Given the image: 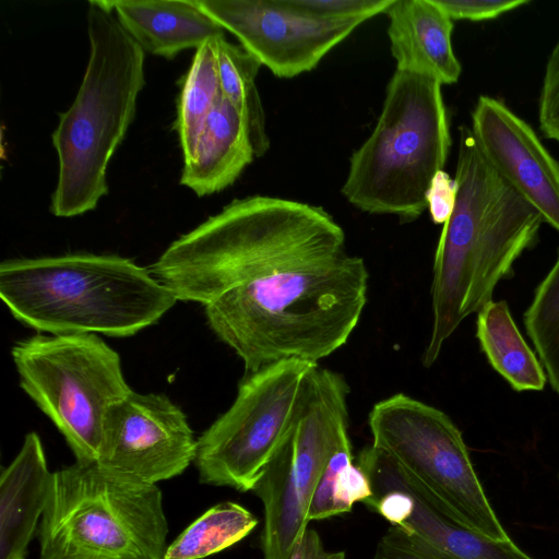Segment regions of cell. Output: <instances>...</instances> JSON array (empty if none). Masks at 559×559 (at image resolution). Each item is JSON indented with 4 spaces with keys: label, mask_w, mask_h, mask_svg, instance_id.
Wrapping results in <instances>:
<instances>
[{
    "label": "cell",
    "mask_w": 559,
    "mask_h": 559,
    "mask_svg": "<svg viewBox=\"0 0 559 559\" xmlns=\"http://www.w3.org/2000/svg\"><path fill=\"white\" fill-rule=\"evenodd\" d=\"M243 506L225 501L192 522L170 545L163 559H203L239 543L258 525Z\"/></svg>",
    "instance_id": "7402d4cb"
},
{
    "label": "cell",
    "mask_w": 559,
    "mask_h": 559,
    "mask_svg": "<svg viewBox=\"0 0 559 559\" xmlns=\"http://www.w3.org/2000/svg\"><path fill=\"white\" fill-rule=\"evenodd\" d=\"M441 86L429 76L395 70L372 132L349 158L342 194L352 205L402 222L428 209L427 192L451 148Z\"/></svg>",
    "instance_id": "5b68a950"
},
{
    "label": "cell",
    "mask_w": 559,
    "mask_h": 559,
    "mask_svg": "<svg viewBox=\"0 0 559 559\" xmlns=\"http://www.w3.org/2000/svg\"><path fill=\"white\" fill-rule=\"evenodd\" d=\"M261 66L282 79L313 70L360 24L318 19L289 0H197Z\"/></svg>",
    "instance_id": "8fae6325"
},
{
    "label": "cell",
    "mask_w": 559,
    "mask_h": 559,
    "mask_svg": "<svg viewBox=\"0 0 559 559\" xmlns=\"http://www.w3.org/2000/svg\"><path fill=\"white\" fill-rule=\"evenodd\" d=\"M349 388L317 365L294 423L252 491L263 503L264 559H289L308 527V509L331 457L348 437Z\"/></svg>",
    "instance_id": "9c48e42d"
},
{
    "label": "cell",
    "mask_w": 559,
    "mask_h": 559,
    "mask_svg": "<svg viewBox=\"0 0 559 559\" xmlns=\"http://www.w3.org/2000/svg\"><path fill=\"white\" fill-rule=\"evenodd\" d=\"M558 478H559V474H558Z\"/></svg>",
    "instance_id": "4dcf8cb0"
},
{
    "label": "cell",
    "mask_w": 559,
    "mask_h": 559,
    "mask_svg": "<svg viewBox=\"0 0 559 559\" xmlns=\"http://www.w3.org/2000/svg\"><path fill=\"white\" fill-rule=\"evenodd\" d=\"M343 550H326L319 533L307 527L295 545L289 559H345Z\"/></svg>",
    "instance_id": "f546056e"
},
{
    "label": "cell",
    "mask_w": 559,
    "mask_h": 559,
    "mask_svg": "<svg viewBox=\"0 0 559 559\" xmlns=\"http://www.w3.org/2000/svg\"><path fill=\"white\" fill-rule=\"evenodd\" d=\"M538 126L545 138L559 143V39L545 67L538 99Z\"/></svg>",
    "instance_id": "d4e9b609"
},
{
    "label": "cell",
    "mask_w": 559,
    "mask_h": 559,
    "mask_svg": "<svg viewBox=\"0 0 559 559\" xmlns=\"http://www.w3.org/2000/svg\"><path fill=\"white\" fill-rule=\"evenodd\" d=\"M373 462L413 499L408 518L380 537L371 559H533L512 539L486 538L445 516L385 454L370 445Z\"/></svg>",
    "instance_id": "5bb4252c"
},
{
    "label": "cell",
    "mask_w": 559,
    "mask_h": 559,
    "mask_svg": "<svg viewBox=\"0 0 559 559\" xmlns=\"http://www.w3.org/2000/svg\"><path fill=\"white\" fill-rule=\"evenodd\" d=\"M150 271L177 300L204 305L211 330L248 373L290 359L319 365L344 346L369 280L326 211L267 195L233 200Z\"/></svg>",
    "instance_id": "6da1fadb"
},
{
    "label": "cell",
    "mask_w": 559,
    "mask_h": 559,
    "mask_svg": "<svg viewBox=\"0 0 559 559\" xmlns=\"http://www.w3.org/2000/svg\"><path fill=\"white\" fill-rule=\"evenodd\" d=\"M476 337L491 367L513 390H544L547 376L520 333L507 301L490 300L477 312Z\"/></svg>",
    "instance_id": "d6986e66"
},
{
    "label": "cell",
    "mask_w": 559,
    "mask_h": 559,
    "mask_svg": "<svg viewBox=\"0 0 559 559\" xmlns=\"http://www.w3.org/2000/svg\"><path fill=\"white\" fill-rule=\"evenodd\" d=\"M217 60L222 94L242 117L255 157H262L270 148L265 112L255 85L262 66L225 36L217 38Z\"/></svg>",
    "instance_id": "44dd1931"
},
{
    "label": "cell",
    "mask_w": 559,
    "mask_h": 559,
    "mask_svg": "<svg viewBox=\"0 0 559 559\" xmlns=\"http://www.w3.org/2000/svg\"><path fill=\"white\" fill-rule=\"evenodd\" d=\"M217 38L209 39L195 49L190 68L182 79L175 129L183 162L193 157L205 121L223 95L218 74Z\"/></svg>",
    "instance_id": "ffe728a7"
},
{
    "label": "cell",
    "mask_w": 559,
    "mask_h": 559,
    "mask_svg": "<svg viewBox=\"0 0 559 559\" xmlns=\"http://www.w3.org/2000/svg\"><path fill=\"white\" fill-rule=\"evenodd\" d=\"M455 197L454 178L444 170L438 171L427 192V210L435 224H444L448 221L455 204Z\"/></svg>",
    "instance_id": "f1b7e54d"
},
{
    "label": "cell",
    "mask_w": 559,
    "mask_h": 559,
    "mask_svg": "<svg viewBox=\"0 0 559 559\" xmlns=\"http://www.w3.org/2000/svg\"><path fill=\"white\" fill-rule=\"evenodd\" d=\"M317 364L290 359L248 373L235 401L198 439L201 484L252 491L285 440Z\"/></svg>",
    "instance_id": "30bf717a"
},
{
    "label": "cell",
    "mask_w": 559,
    "mask_h": 559,
    "mask_svg": "<svg viewBox=\"0 0 559 559\" xmlns=\"http://www.w3.org/2000/svg\"><path fill=\"white\" fill-rule=\"evenodd\" d=\"M0 296L17 321L37 331L117 337L156 323L178 301L150 270L93 253L5 260Z\"/></svg>",
    "instance_id": "3957f363"
},
{
    "label": "cell",
    "mask_w": 559,
    "mask_h": 559,
    "mask_svg": "<svg viewBox=\"0 0 559 559\" xmlns=\"http://www.w3.org/2000/svg\"><path fill=\"white\" fill-rule=\"evenodd\" d=\"M523 318L548 381L559 395V250L552 267L536 287Z\"/></svg>",
    "instance_id": "603a6c76"
},
{
    "label": "cell",
    "mask_w": 559,
    "mask_h": 559,
    "mask_svg": "<svg viewBox=\"0 0 559 559\" xmlns=\"http://www.w3.org/2000/svg\"><path fill=\"white\" fill-rule=\"evenodd\" d=\"M368 425L371 445L445 516L491 540L511 539L476 474L461 430L444 412L396 393L372 406Z\"/></svg>",
    "instance_id": "52a82bcc"
},
{
    "label": "cell",
    "mask_w": 559,
    "mask_h": 559,
    "mask_svg": "<svg viewBox=\"0 0 559 559\" xmlns=\"http://www.w3.org/2000/svg\"><path fill=\"white\" fill-rule=\"evenodd\" d=\"M87 34L90 57L82 83L51 135L58 179L50 211L58 217L92 211L108 193L109 160L134 118L145 84V52L104 0L88 2Z\"/></svg>",
    "instance_id": "277c9868"
},
{
    "label": "cell",
    "mask_w": 559,
    "mask_h": 559,
    "mask_svg": "<svg viewBox=\"0 0 559 559\" xmlns=\"http://www.w3.org/2000/svg\"><path fill=\"white\" fill-rule=\"evenodd\" d=\"M374 491L367 473L354 462L345 465L334 484V507L336 515L347 513L355 502H367Z\"/></svg>",
    "instance_id": "4316f807"
},
{
    "label": "cell",
    "mask_w": 559,
    "mask_h": 559,
    "mask_svg": "<svg viewBox=\"0 0 559 559\" xmlns=\"http://www.w3.org/2000/svg\"><path fill=\"white\" fill-rule=\"evenodd\" d=\"M126 32L144 52L171 59L189 48L198 49L209 39L224 36V29L197 0H104Z\"/></svg>",
    "instance_id": "e0dca14e"
},
{
    "label": "cell",
    "mask_w": 559,
    "mask_h": 559,
    "mask_svg": "<svg viewBox=\"0 0 559 559\" xmlns=\"http://www.w3.org/2000/svg\"><path fill=\"white\" fill-rule=\"evenodd\" d=\"M297 9L318 19L358 24L384 13L393 0H289Z\"/></svg>",
    "instance_id": "cb8c5ba5"
},
{
    "label": "cell",
    "mask_w": 559,
    "mask_h": 559,
    "mask_svg": "<svg viewBox=\"0 0 559 559\" xmlns=\"http://www.w3.org/2000/svg\"><path fill=\"white\" fill-rule=\"evenodd\" d=\"M471 131L499 176L559 231V162L534 129L500 99L480 95Z\"/></svg>",
    "instance_id": "4fadbf2b"
},
{
    "label": "cell",
    "mask_w": 559,
    "mask_h": 559,
    "mask_svg": "<svg viewBox=\"0 0 559 559\" xmlns=\"http://www.w3.org/2000/svg\"><path fill=\"white\" fill-rule=\"evenodd\" d=\"M255 157L247 127L222 95L210 112L194 155L183 162L180 183L204 197L231 186Z\"/></svg>",
    "instance_id": "ac0fdd59"
},
{
    "label": "cell",
    "mask_w": 559,
    "mask_h": 559,
    "mask_svg": "<svg viewBox=\"0 0 559 559\" xmlns=\"http://www.w3.org/2000/svg\"><path fill=\"white\" fill-rule=\"evenodd\" d=\"M354 462L349 439L346 440L331 457L322 477L312 496L308 521L323 520L336 515L334 507V484L338 472L347 464Z\"/></svg>",
    "instance_id": "484cf974"
},
{
    "label": "cell",
    "mask_w": 559,
    "mask_h": 559,
    "mask_svg": "<svg viewBox=\"0 0 559 559\" xmlns=\"http://www.w3.org/2000/svg\"><path fill=\"white\" fill-rule=\"evenodd\" d=\"M20 385L76 462H98L108 411L132 390L118 353L95 334L36 335L11 350Z\"/></svg>",
    "instance_id": "ba28073f"
},
{
    "label": "cell",
    "mask_w": 559,
    "mask_h": 559,
    "mask_svg": "<svg viewBox=\"0 0 559 559\" xmlns=\"http://www.w3.org/2000/svg\"><path fill=\"white\" fill-rule=\"evenodd\" d=\"M198 439L167 396L131 391L107 413L98 462L155 484L194 462Z\"/></svg>",
    "instance_id": "7c38bea8"
},
{
    "label": "cell",
    "mask_w": 559,
    "mask_h": 559,
    "mask_svg": "<svg viewBox=\"0 0 559 559\" xmlns=\"http://www.w3.org/2000/svg\"><path fill=\"white\" fill-rule=\"evenodd\" d=\"M52 472L36 432L25 436L0 476V559H26L44 514Z\"/></svg>",
    "instance_id": "2e32d148"
},
{
    "label": "cell",
    "mask_w": 559,
    "mask_h": 559,
    "mask_svg": "<svg viewBox=\"0 0 559 559\" xmlns=\"http://www.w3.org/2000/svg\"><path fill=\"white\" fill-rule=\"evenodd\" d=\"M384 13L396 70L441 85L459 81L462 67L452 47L453 21L433 0H393Z\"/></svg>",
    "instance_id": "9a60e30c"
},
{
    "label": "cell",
    "mask_w": 559,
    "mask_h": 559,
    "mask_svg": "<svg viewBox=\"0 0 559 559\" xmlns=\"http://www.w3.org/2000/svg\"><path fill=\"white\" fill-rule=\"evenodd\" d=\"M453 211L437 245L431 283L432 325L423 364L472 313L492 300L496 285L538 236L540 214L486 160L471 128L459 129Z\"/></svg>",
    "instance_id": "7a4b0ae2"
},
{
    "label": "cell",
    "mask_w": 559,
    "mask_h": 559,
    "mask_svg": "<svg viewBox=\"0 0 559 559\" xmlns=\"http://www.w3.org/2000/svg\"><path fill=\"white\" fill-rule=\"evenodd\" d=\"M453 20H493L527 4L528 0H433Z\"/></svg>",
    "instance_id": "83f0119b"
},
{
    "label": "cell",
    "mask_w": 559,
    "mask_h": 559,
    "mask_svg": "<svg viewBox=\"0 0 559 559\" xmlns=\"http://www.w3.org/2000/svg\"><path fill=\"white\" fill-rule=\"evenodd\" d=\"M167 535L157 485L75 461L52 472L38 559H163Z\"/></svg>",
    "instance_id": "8992f818"
}]
</instances>
